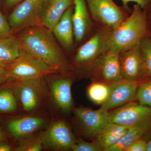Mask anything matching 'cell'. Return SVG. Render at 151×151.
<instances>
[{"label":"cell","instance_id":"1","mask_svg":"<svg viewBox=\"0 0 151 151\" xmlns=\"http://www.w3.org/2000/svg\"><path fill=\"white\" fill-rule=\"evenodd\" d=\"M17 38L21 48L57 74H70L74 71L50 30L43 26L28 28Z\"/></svg>","mask_w":151,"mask_h":151},{"label":"cell","instance_id":"2","mask_svg":"<svg viewBox=\"0 0 151 151\" xmlns=\"http://www.w3.org/2000/svg\"><path fill=\"white\" fill-rule=\"evenodd\" d=\"M148 35L145 14L140 6H133L131 14L111 31L106 44V51L120 54L137 46Z\"/></svg>","mask_w":151,"mask_h":151},{"label":"cell","instance_id":"3","mask_svg":"<svg viewBox=\"0 0 151 151\" xmlns=\"http://www.w3.org/2000/svg\"><path fill=\"white\" fill-rule=\"evenodd\" d=\"M45 78L11 80L13 82L12 89L25 111H35L46 102L49 88Z\"/></svg>","mask_w":151,"mask_h":151},{"label":"cell","instance_id":"4","mask_svg":"<svg viewBox=\"0 0 151 151\" xmlns=\"http://www.w3.org/2000/svg\"><path fill=\"white\" fill-rule=\"evenodd\" d=\"M5 68L10 81L42 78L57 73L21 47L17 58Z\"/></svg>","mask_w":151,"mask_h":151},{"label":"cell","instance_id":"5","mask_svg":"<svg viewBox=\"0 0 151 151\" xmlns=\"http://www.w3.org/2000/svg\"><path fill=\"white\" fill-rule=\"evenodd\" d=\"M111 32L101 28L82 45L73 58L74 68L90 72L97 60L106 52V44Z\"/></svg>","mask_w":151,"mask_h":151},{"label":"cell","instance_id":"6","mask_svg":"<svg viewBox=\"0 0 151 151\" xmlns=\"http://www.w3.org/2000/svg\"><path fill=\"white\" fill-rule=\"evenodd\" d=\"M47 0H24L14 9L8 18L12 32L28 28L43 26L42 10Z\"/></svg>","mask_w":151,"mask_h":151},{"label":"cell","instance_id":"7","mask_svg":"<svg viewBox=\"0 0 151 151\" xmlns=\"http://www.w3.org/2000/svg\"><path fill=\"white\" fill-rule=\"evenodd\" d=\"M93 19L103 29L111 32L126 18L124 10L113 0H86Z\"/></svg>","mask_w":151,"mask_h":151},{"label":"cell","instance_id":"8","mask_svg":"<svg viewBox=\"0 0 151 151\" xmlns=\"http://www.w3.org/2000/svg\"><path fill=\"white\" fill-rule=\"evenodd\" d=\"M40 137L43 146L55 150L71 149L76 141L70 127L61 120L52 123Z\"/></svg>","mask_w":151,"mask_h":151},{"label":"cell","instance_id":"9","mask_svg":"<svg viewBox=\"0 0 151 151\" xmlns=\"http://www.w3.org/2000/svg\"><path fill=\"white\" fill-rule=\"evenodd\" d=\"M73 113L82 132L89 137H95L109 122V112L101 108L96 110L84 107L75 108Z\"/></svg>","mask_w":151,"mask_h":151},{"label":"cell","instance_id":"10","mask_svg":"<svg viewBox=\"0 0 151 151\" xmlns=\"http://www.w3.org/2000/svg\"><path fill=\"white\" fill-rule=\"evenodd\" d=\"M55 76L49 81L48 84L52 101L63 113H70L73 108L71 92L72 78L70 74H57Z\"/></svg>","mask_w":151,"mask_h":151},{"label":"cell","instance_id":"11","mask_svg":"<svg viewBox=\"0 0 151 151\" xmlns=\"http://www.w3.org/2000/svg\"><path fill=\"white\" fill-rule=\"evenodd\" d=\"M151 119V107L130 102L109 112V122L131 127Z\"/></svg>","mask_w":151,"mask_h":151},{"label":"cell","instance_id":"12","mask_svg":"<svg viewBox=\"0 0 151 151\" xmlns=\"http://www.w3.org/2000/svg\"><path fill=\"white\" fill-rule=\"evenodd\" d=\"M139 83L122 79L110 84L109 96L101 108L109 112L134 101Z\"/></svg>","mask_w":151,"mask_h":151},{"label":"cell","instance_id":"13","mask_svg":"<svg viewBox=\"0 0 151 151\" xmlns=\"http://www.w3.org/2000/svg\"><path fill=\"white\" fill-rule=\"evenodd\" d=\"M90 72L98 75L97 81L110 84L122 80V71L119 53L106 51L93 65Z\"/></svg>","mask_w":151,"mask_h":151},{"label":"cell","instance_id":"14","mask_svg":"<svg viewBox=\"0 0 151 151\" xmlns=\"http://www.w3.org/2000/svg\"><path fill=\"white\" fill-rule=\"evenodd\" d=\"M138 45L119 54L123 80L139 82L148 78L144 70Z\"/></svg>","mask_w":151,"mask_h":151},{"label":"cell","instance_id":"15","mask_svg":"<svg viewBox=\"0 0 151 151\" xmlns=\"http://www.w3.org/2000/svg\"><path fill=\"white\" fill-rule=\"evenodd\" d=\"M46 119L33 116L13 119L7 124L8 129L16 139L22 140L32 136L45 126Z\"/></svg>","mask_w":151,"mask_h":151},{"label":"cell","instance_id":"16","mask_svg":"<svg viewBox=\"0 0 151 151\" xmlns=\"http://www.w3.org/2000/svg\"><path fill=\"white\" fill-rule=\"evenodd\" d=\"M73 4V0H47L42 10V24L52 31L66 10Z\"/></svg>","mask_w":151,"mask_h":151},{"label":"cell","instance_id":"17","mask_svg":"<svg viewBox=\"0 0 151 151\" xmlns=\"http://www.w3.org/2000/svg\"><path fill=\"white\" fill-rule=\"evenodd\" d=\"M74 9L72 15L74 36L80 42L89 33L92 25L85 0H73Z\"/></svg>","mask_w":151,"mask_h":151},{"label":"cell","instance_id":"18","mask_svg":"<svg viewBox=\"0 0 151 151\" xmlns=\"http://www.w3.org/2000/svg\"><path fill=\"white\" fill-rule=\"evenodd\" d=\"M151 131V119L131 126L115 145L105 151H126L132 144Z\"/></svg>","mask_w":151,"mask_h":151},{"label":"cell","instance_id":"19","mask_svg":"<svg viewBox=\"0 0 151 151\" xmlns=\"http://www.w3.org/2000/svg\"><path fill=\"white\" fill-rule=\"evenodd\" d=\"M73 8L71 6L66 10L52 31L55 36L66 50H69L73 45Z\"/></svg>","mask_w":151,"mask_h":151},{"label":"cell","instance_id":"20","mask_svg":"<svg viewBox=\"0 0 151 151\" xmlns=\"http://www.w3.org/2000/svg\"><path fill=\"white\" fill-rule=\"evenodd\" d=\"M129 127L109 122L95 136L94 142L105 151L115 145Z\"/></svg>","mask_w":151,"mask_h":151},{"label":"cell","instance_id":"21","mask_svg":"<svg viewBox=\"0 0 151 151\" xmlns=\"http://www.w3.org/2000/svg\"><path fill=\"white\" fill-rule=\"evenodd\" d=\"M20 49L18 38L11 35L0 38V60L6 66L17 58Z\"/></svg>","mask_w":151,"mask_h":151},{"label":"cell","instance_id":"22","mask_svg":"<svg viewBox=\"0 0 151 151\" xmlns=\"http://www.w3.org/2000/svg\"><path fill=\"white\" fill-rule=\"evenodd\" d=\"M110 90V84L94 81L88 87L87 95L92 102L101 105L108 99Z\"/></svg>","mask_w":151,"mask_h":151},{"label":"cell","instance_id":"23","mask_svg":"<svg viewBox=\"0 0 151 151\" xmlns=\"http://www.w3.org/2000/svg\"><path fill=\"white\" fill-rule=\"evenodd\" d=\"M17 99L12 89H0V112L11 113L18 109Z\"/></svg>","mask_w":151,"mask_h":151},{"label":"cell","instance_id":"24","mask_svg":"<svg viewBox=\"0 0 151 151\" xmlns=\"http://www.w3.org/2000/svg\"><path fill=\"white\" fill-rule=\"evenodd\" d=\"M138 47L146 76L151 78V38L149 36L144 38Z\"/></svg>","mask_w":151,"mask_h":151},{"label":"cell","instance_id":"25","mask_svg":"<svg viewBox=\"0 0 151 151\" xmlns=\"http://www.w3.org/2000/svg\"><path fill=\"white\" fill-rule=\"evenodd\" d=\"M135 100L141 105L151 107V78L139 82Z\"/></svg>","mask_w":151,"mask_h":151},{"label":"cell","instance_id":"26","mask_svg":"<svg viewBox=\"0 0 151 151\" xmlns=\"http://www.w3.org/2000/svg\"><path fill=\"white\" fill-rule=\"evenodd\" d=\"M16 148L17 151H40L43 148V144L40 137L30 136L20 141Z\"/></svg>","mask_w":151,"mask_h":151},{"label":"cell","instance_id":"27","mask_svg":"<svg viewBox=\"0 0 151 151\" xmlns=\"http://www.w3.org/2000/svg\"><path fill=\"white\" fill-rule=\"evenodd\" d=\"M73 151H101L103 149L94 142H88L82 139L76 141L71 148Z\"/></svg>","mask_w":151,"mask_h":151},{"label":"cell","instance_id":"28","mask_svg":"<svg viewBox=\"0 0 151 151\" xmlns=\"http://www.w3.org/2000/svg\"><path fill=\"white\" fill-rule=\"evenodd\" d=\"M12 33L8 21L3 14L0 8V38L11 35Z\"/></svg>","mask_w":151,"mask_h":151},{"label":"cell","instance_id":"29","mask_svg":"<svg viewBox=\"0 0 151 151\" xmlns=\"http://www.w3.org/2000/svg\"><path fill=\"white\" fill-rule=\"evenodd\" d=\"M147 142L142 139L132 144L126 151H147Z\"/></svg>","mask_w":151,"mask_h":151},{"label":"cell","instance_id":"30","mask_svg":"<svg viewBox=\"0 0 151 151\" xmlns=\"http://www.w3.org/2000/svg\"><path fill=\"white\" fill-rule=\"evenodd\" d=\"M147 21L148 35L151 38V0H149L147 5L143 9Z\"/></svg>","mask_w":151,"mask_h":151},{"label":"cell","instance_id":"31","mask_svg":"<svg viewBox=\"0 0 151 151\" xmlns=\"http://www.w3.org/2000/svg\"><path fill=\"white\" fill-rule=\"evenodd\" d=\"M123 4V9L127 11L130 12V9L129 8L128 4L131 2L136 3L137 4L140 6L142 9H144L148 3L149 0H121Z\"/></svg>","mask_w":151,"mask_h":151},{"label":"cell","instance_id":"32","mask_svg":"<svg viewBox=\"0 0 151 151\" xmlns=\"http://www.w3.org/2000/svg\"><path fill=\"white\" fill-rule=\"evenodd\" d=\"M9 80L8 73L6 68L0 66V85L6 83Z\"/></svg>","mask_w":151,"mask_h":151},{"label":"cell","instance_id":"33","mask_svg":"<svg viewBox=\"0 0 151 151\" xmlns=\"http://www.w3.org/2000/svg\"><path fill=\"white\" fill-rule=\"evenodd\" d=\"M12 150L11 146L7 143L0 141V151H10Z\"/></svg>","mask_w":151,"mask_h":151},{"label":"cell","instance_id":"34","mask_svg":"<svg viewBox=\"0 0 151 151\" xmlns=\"http://www.w3.org/2000/svg\"><path fill=\"white\" fill-rule=\"evenodd\" d=\"M21 0H5V4L7 8H10L18 3Z\"/></svg>","mask_w":151,"mask_h":151},{"label":"cell","instance_id":"35","mask_svg":"<svg viewBox=\"0 0 151 151\" xmlns=\"http://www.w3.org/2000/svg\"><path fill=\"white\" fill-rule=\"evenodd\" d=\"M147 151H151V138L148 142H147Z\"/></svg>","mask_w":151,"mask_h":151},{"label":"cell","instance_id":"36","mask_svg":"<svg viewBox=\"0 0 151 151\" xmlns=\"http://www.w3.org/2000/svg\"><path fill=\"white\" fill-rule=\"evenodd\" d=\"M4 137L2 132L0 129V141L4 140Z\"/></svg>","mask_w":151,"mask_h":151},{"label":"cell","instance_id":"37","mask_svg":"<svg viewBox=\"0 0 151 151\" xmlns=\"http://www.w3.org/2000/svg\"><path fill=\"white\" fill-rule=\"evenodd\" d=\"M0 66H4V67H6V66L4 63L2 62V61H1V60H0Z\"/></svg>","mask_w":151,"mask_h":151}]
</instances>
